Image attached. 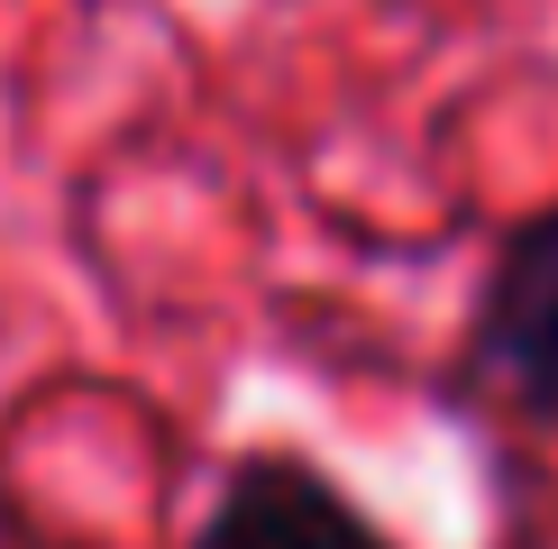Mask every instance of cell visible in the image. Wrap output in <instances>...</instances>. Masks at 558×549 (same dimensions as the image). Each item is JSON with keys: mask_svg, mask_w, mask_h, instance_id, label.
Listing matches in <instances>:
<instances>
[{"mask_svg": "<svg viewBox=\"0 0 558 549\" xmlns=\"http://www.w3.org/2000/svg\"><path fill=\"white\" fill-rule=\"evenodd\" d=\"M193 549H393V540L320 467H302V457H239V476L220 486Z\"/></svg>", "mask_w": 558, "mask_h": 549, "instance_id": "cell-2", "label": "cell"}, {"mask_svg": "<svg viewBox=\"0 0 558 549\" xmlns=\"http://www.w3.org/2000/svg\"><path fill=\"white\" fill-rule=\"evenodd\" d=\"M476 366L513 394L531 422L558 430V211L504 239L476 303Z\"/></svg>", "mask_w": 558, "mask_h": 549, "instance_id": "cell-1", "label": "cell"}, {"mask_svg": "<svg viewBox=\"0 0 558 549\" xmlns=\"http://www.w3.org/2000/svg\"><path fill=\"white\" fill-rule=\"evenodd\" d=\"M0 549H64V540H56V532H37L19 503H0Z\"/></svg>", "mask_w": 558, "mask_h": 549, "instance_id": "cell-3", "label": "cell"}]
</instances>
